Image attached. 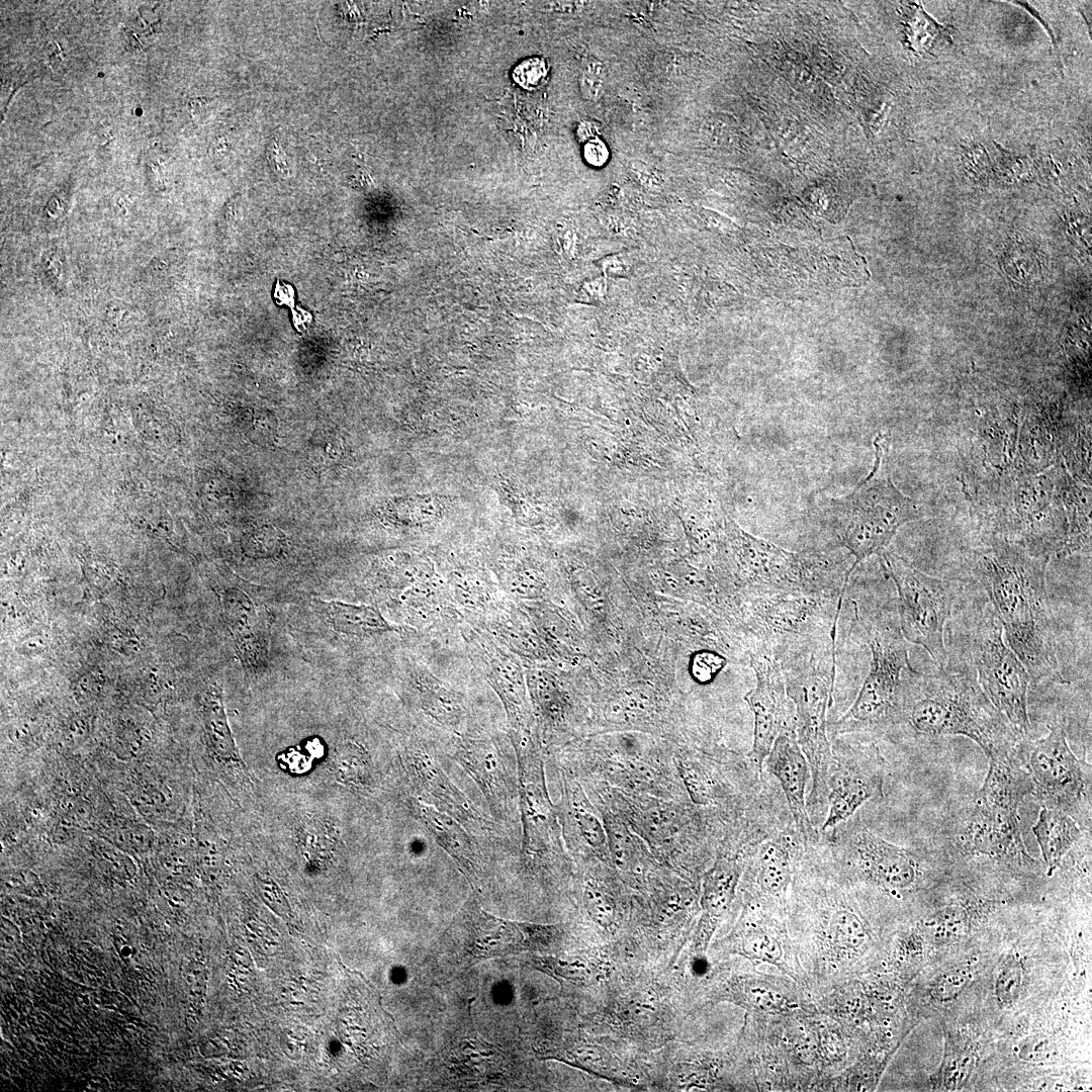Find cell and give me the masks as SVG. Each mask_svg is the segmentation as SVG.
<instances>
[{
	"instance_id": "6da1fadb",
	"label": "cell",
	"mask_w": 1092,
	"mask_h": 1092,
	"mask_svg": "<svg viewBox=\"0 0 1092 1092\" xmlns=\"http://www.w3.org/2000/svg\"><path fill=\"white\" fill-rule=\"evenodd\" d=\"M1049 559L996 538L974 552L973 571L991 600L1009 647L1031 680L1066 684L1046 589Z\"/></svg>"
},
{
	"instance_id": "7a4b0ae2",
	"label": "cell",
	"mask_w": 1092,
	"mask_h": 1092,
	"mask_svg": "<svg viewBox=\"0 0 1092 1092\" xmlns=\"http://www.w3.org/2000/svg\"><path fill=\"white\" fill-rule=\"evenodd\" d=\"M965 736L987 757L1015 750L1021 738L969 673L904 668L896 706L885 733Z\"/></svg>"
},
{
	"instance_id": "3957f363",
	"label": "cell",
	"mask_w": 1092,
	"mask_h": 1092,
	"mask_svg": "<svg viewBox=\"0 0 1092 1092\" xmlns=\"http://www.w3.org/2000/svg\"><path fill=\"white\" fill-rule=\"evenodd\" d=\"M732 579L742 600L772 595H842L851 574L831 552L795 553L743 531L724 519Z\"/></svg>"
},
{
	"instance_id": "277c9868",
	"label": "cell",
	"mask_w": 1092,
	"mask_h": 1092,
	"mask_svg": "<svg viewBox=\"0 0 1092 1092\" xmlns=\"http://www.w3.org/2000/svg\"><path fill=\"white\" fill-rule=\"evenodd\" d=\"M843 595H772L743 600L748 651L781 667L835 645Z\"/></svg>"
},
{
	"instance_id": "5b68a950",
	"label": "cell",
	"mask_w": 1092,
	"mask_h": 1092,
	"mask_svg": "<svg viewBox=\"0 0 1092 1092\" xmlns=\"http://www.w3.org/2000/svg\"><path fill=\"white\" fill-rule=\"evenodd\" d=\"M874 447L870 474L849 494L831 498L826 513L837 547L854 557L853 568L871 555L884 552L901 526L925 516L919 505L893 483L885 435L875 438Z\"/></svg>"
},
{
	"instance_id": "8992f818",
	"label": "cell",
	"mask_w": 1092,
	"mask_h": 1092,
	"mask_svg": "<svg viewBox=\"0 0 1092 1092\" xmlns=\"http://www.w3.org/2000/svg\"><path fill=\"white\" fill-rule=\"evenodd\" d=\"M787 696L795 709V733L810 769L812 788L806 798L815 828L827 811V781L833 754L827 732V711L835 682V646L782 668Z\"/></svg>"
},
{
	"instance_id": "52a82bcc",
	"label": "cell",
	"mask_w": 1092,
	"mask_h": 1092,
	"mask_svg": "<svg viewBox=\"0 0 1092 1092\" xmlns=\"http://www.w3.org/2000/svg\"><path fill=\"white\" fill-rule=\"evenodd\" d=\"M1039 739L1022 737L1015 754L1032 783V795L1042 807L1061 810L1081 826L1090 827L1091 765L1071 750L1061 722L1049 726Z\"/></svg>"
},
{
	"instance_id": "ba28073f",
	"label": "cell",
	"mask_w": 1092,
	"mask_h": 1092,
	"mask_svg": "<svg viewBox=\"0 0 1092 1092\" xmlns=\"http://www.w3.org/2000/svg\"><path fill=\"white\" fill-rule=\"evenodd\" d=\"M879 557L897 589L903 637L923 647L936 667L944 669L947 653L943 633L961 588L959 582L930 576L887 549Z\"/></svg>"
},
{
	"instance_id": "9c48e42d",
	"label": "cell",
	"mask_w": 1092,
	"mask_h": 1092,
	"mask_svg": "<svg viewBox=\"0 0 1092 1092\" xmlns=\"http://www.w3.org/2000/svg\"><path fill=\"white\" fill-rule=\"evenodd\" d=\"M870 630L868 674L850 708L837 721L827 723L830 737L880 735L889 727L902 671L911 665L908 642L897 626L875 624Z\"/></svg>"
},
{
	"instance_id": "30bf717a",
	"label": "cell",
	"mask_w": 1092,
	"mask_h": 1092,
	"mask_svg": "<svg viewBox=\"0 0 1092 1092\" xmlns=\"http://www.w3.org/2000/svg\"><path fill=\"white\" fill-rule=\"evenodd\" d=\"M973 643L977 681L993 704L1008 720L1014 731L1027 737L1031 725L1027 694L1031 677L1003 639L1002 626L991 611L979 626Z\"/></svg>"
},
{
	"instance_id": "8fae6325",
	"label": "cell",
	"mask_w": 1092,
	"mask_h": 1092,
	"mask_svg": "<svg viewBox=\"0 0 1092 1092\" xmlns=\"http://www.w3.org/2000/svg\"><path fill=\"white\" fill-rule=\"evenodd\" d=\"M831 832L826 844L838 866L892 895H903L917 887L921 866L915 852L847 821Z\"/></svg>"
},
{
	"instance_id": "7c38bea8",
	"label": "cell",
	"mask_w": 1092,
	"mask_h": 1092,
	"mask_svg": "<svg viewBox=\"0 0 1092 1092\" xmlns=\"http://www.w3.org/2000/svg\"><path fill=\"white\" fill-rule=\"evenodd\" d=\"M831 739L833 762L823 833L848 821L866 802L881 798L885 779V759L874 741L844 735Z\"/></svg>"
},
{
	"instance_id": "4fadbf2b",
	"label": "cell",
	"mask_w": 1092,
	"mask_h": 1092,
	"mask_svg": "<svg viewBox=\"0 0 1092 1092\" xmlns=\"http://www.w3.org/2000/svg\"><path fill=\"white\" fill-rule=\"evenodd\" d=\"M1024 797L997 785H982L968 809L957 840L967 851L996 859L1029 862L1022 838L1018 810Z\"/></svg>"
},
{
	"instance_id": "5bb4252c",
	"label": "cell",
	"mask_w": 1092,
	"mask_h": 1092,
	"mask_svg": "<svg viewBox=\"0 0 1092 1092\" xmlns=\"http://www.w3.org/2000/svg\"><path fill=\"white\" fill-rule=\"evenodd\" d=\"M748 663L756 677L755 687L745 696L754 722L749 756L763 774L764 760L779 734L795 729V709L787 696L781 664L775 658L752 651Z\"/></svg>"
},
{
	"instance_id": "9a60e30c",
	"label": "cell",
	"mask_w": 1092,
	"mask_h": 1092,
	"mask_svg": "<svg viewBox=\"0 0 1092 1092\" xmlns=\"http://www.w3.org/2000/svg\"><path fill=\"white\" fill-rule=\"evenodd\" d=\"M452 957L460 966L502 957L526 947L524 924L494 917L468 901L445 932Z\"/></svg>"
},
{
	"instance_id": "2e32d148",
	"label": "cell",
	"mask_w": 1092,
	"mask_h": 1092,
	"mask_svg": "<svg viewBox=\"0 0 1092 1092\" xmlns=\"http://www.w3.org/2000/svg\"><path fill=\"white\" fill-rule=\"evenodd\" d=\"M763 766L779 781L803 847L818 842L819 837L810 820L806 804L810 769L797 741L795 729H786L779 734Z\"/></svg>"
},
{
	"instance_id": "e0dca14e",
	"label": "cell",
	"mask_w": 1092,
	"mask_h": 1092,
	"mask_svg": "<svg viewBox=\"0 0 1092 1092\" xmlns=\"http://www.w3.org/2000/svg\"><path fill=\"white\" fill-rule=\"evenodd\" d=\"M221 599L239 657L247 669H256L267 654L266 635L257 610L251 599L238 588L225 589Z\"/></svg>"
},
{
	"instance_id": "ac0fdd59",
	"label": "cell",
	"mask_w": 1092,
	"mask_h": 1092,
	"mask_svg": "<svg viewBox=\"0 0 1092 1092\" xmlns=\"http://www.w3.org/2000/svg\"><path fill=\"white\" fill-rule=\"evenodd\" d=\"M816 908L827 932L826 939L835 950L857 951L869 939L863 920L843 891L825 883L816 890Z\"/></svg>"
},
{
	"instance_id": "d6986e66",
	"label": "cell",
	"mask_w": 1092,
	"mask_h": 1092,
	"mask_svg": "<svg viewBox=\"0 0 1092 1092\" xmlns=\"http://www.w3.org/2000/svg\"><path fill=\"white\" fill-rule=\"evenodd\" d=\"M470 645L487 680L507 707L512 724L522 705V681L518 665L488 636L471 634Z\"/></svg>"
},
{
	"instance_id": "ffe728a7",
	"label": "cell",
	"mask_w": 1092,
	"mask_h": 1092,
	"mask_svg": "<svg viewBox=\"0 0 1092 1092\" xmlns=\"http://www.w3.org/2000/svg\"><path fill=\"white\" fill-rule=\"evenodd\" d=\"M803 845L797 831L779 830L758 845L757 882L767 896L780 897L792 880L793 855Z\"/></svg>"
},
{
	"instance_id": "44dd1931",
	"label": "cell",
	"mask_w": 1092,
	"mask_h": 1092,
	"mask_svg": "<svg viewBox=\"0 0 1092 1092\" xmlns=\"http://www.w3.org/2000/svg\"><path fill=\"white\" fill-rule=\"evenodd\" d=\"M1032 832L1049 875L1060 867L1063 857L1083 834L1082 827L1072 816L1046 807H1041Z\"/></svg>"
},
{
	"instance_id": "7402d4cb",
	"label": "cell",
	"mask_w": 1092,
	"mask_h": 1092,
	"mask_svg": "<svg viewBox=\"0 0 1092 1092\" xmlns=\"http://www.w3.org/2000/svg\"><path fill=\"white\" fill-rule=\"evenodd\" d=\"M315 607L325 614L337 632L346 635L368 636L398 629L372 606L317 600Z\"/></svg>"
},
{
	"instance_id": "603a6c76",
	"label": "cell",
	"mask_w": 1092,
	"mask_h": 1092,
	"mask_svg": "<svg viewBox=\"0 0 1092 1092\" xmlns=\"http://www.w3.org/2000/svg\"><path fill=\"white\" fill-rule=\"evenodd\" d=\"M419 813L439 843L455 858L461 871L472 881L475 879L476 862L471 843L460 826L445 814L430 806L418 805Z\"/></svg>"
},
{
	"instance_id": "cb8c5ba5",
	"label": "cell",
	"mask_w": 1092,
	"mask_h": 1092,
	"mask_svg": "<svg viewBox=\"0 0 1092 1092\" xmlns=\"http://www.w3.org/2000/svg\"><path fill=\"white\" fill-rule=\"evenodd\" d=\"M203 723L208 744L224 760H241L225 715L222 690L208 686L203 701Z\"/></svg>"
},
{
	"instance_id": "d4e9b609",
	"label": "cell",
	"mask_w": 1092,
	"mask_h": 1092,
	"mask_svg": "<svg viewBox=\"0 0 1092 1092\" xmlns=\"http://www.w3.org/2000/svg\"><path fill=\"white\" fill-rule=\"evenodd\" d=\"M975 1065L973 1049L967 1041L949 1034L945 1039L943 1058L935 1075V1084L947 1091L961 1089L968 1081Z\"/></svg>"
},
{
	"instance_id": "484cf974",
	"label": "cell",
	"mask_w": 1092,
	"mask_h": 1092,
	"mask_svg": "<svg viewBox=\"0 0 1092 1092\" xmlns=\"http://www.w3.org/2000/svg\"><path fill=\"white\" fill-rule=\"evenodd\" d=\"M417 684L421 705L430 716L449 726L459 723L462 709L452 691L429 673H418Z\"/></svg>"
},
{
	"instance_id": "4316f807",
	"label": "cell",
	"mask_w": 1092,
	"mask_h": 1092,
	"mask_svg": "<svg viewBox=\"0 0 1092 1092\" xmlns=\"http://www.w3.org/2000/svg\"><path fill=\"white\" fill-rule=\"evenodd\" d=\"M415 762L418 775L429 793L444 802L456 817H462L464 820L475 818L467 801L440 772L437 766L422 756H418Z\"/></svg>"
},
{
	"instance_id": "83f0119b",
	"label": "cell",
	"mask_w": 1092,
	"mask_h": 1092,
	"mask_svg": "<svg viewBox=\"0 0 1092 1092\" xmlns=\"http://www.w3.org/2000/svg\"><path fill=\"white\" fill-rule=\"evenodd\" d=\"M461 760L479 786L490 796L498 791L496 760L487 747L476 741H468L460 748Z\"/></svg>"
},
{
	"instance_id": "f1b7e54d",
	"label": "cell",
	"mask_w": 1092,
	"mask_h": 1092,
	"mask_svg": "<svg viewBox=\"0 0 1092 1092\" xmlns=\"http://www.w3.org/2000/svg\"><path fill=\"white\" fill-rule=\"evenodd\" d=\"M736 867L721 862L709 876L705 887V904L712 913H720L730 902L736 885Z\"/></svg>"
},
{
	"instance_id": "f546056e",
	"label": "cell",
	"mask_w": 1092,
	"mask_h": 1092,
	"mask_svg": "<svg viewBox=\"0 0 1092 1092\" xmlns=\"http://www.w3.org/2000/svg\"><path fill=\"white\" fill-rule=\"evenodd\" d=\"M742 952L754 960L780 965L784 948L781 941L765 926H749L741 940Z\"/></svg>"
},
{
	"instance_id": "4dcf8cb0",
	"label": "cell",
	"mask_w": 1092,
	"mask_h": 1092,
	"mask_svg": "<svg viewBox=\"0 0 1092 1092\" xmlns=\"http://www.w3.org/2000/svg\"><path fill=\"white\" fill-rule=\"evenodd\" d=\"M1023 985V965L1015 956H1008L997 974L994 993L1002 1007L1012 1006L1019 998Z\"/></svg>"
},
{
	"instance_id": "1f68e13d",
	"label": "cell",
	"mask_w": 1092,
	"mask_h": 1092,
	"mask_svg": "<svg viewBox=\"0 0 1092 1092\" xmlns=\"http://www.w3.org/2000/svg\"><path fill=\"white\" fill-rule=\"evenodd\" d=\"M968 918L969 913L965 906L951 904L933 914L928 925L938 938H949L965 929Z\"/></svg>"
},
{
	"instance_id": "d6a6232c",
	"label": "cell",
	"mask_w": 1092,
	"mask_h": 1092,
	"mask_svg": "<svg viewBox=\"0 0 1092 1092\" xmlns=\"http://www.w3.org/2000/svg\"><path fill=\"white\" fill-rule=\"evenodd\" d=\"M973 979V974L968 969H953L942 974L932 985L931 994L934 1000L947 1002L959 996Z\"/></svg>"
},
{
	"instance_id": "836d02e7",
	"label": "cell",
	"mask_w": 1092,
	"mask_h": 1092,
	"mask_svg": "<svg viewBox=\"0 0 1092 1092\" xmlns=\"http://www.w3.org/2000/svg\"><path fill=\"white\" fill-rule=\"evenodd\" d=\"M743 990L749 1004L761 1010H780L786 1004L780 990L766 982L752 980L744 985Z\"/></svg>"
},
{
	"instance_id": "e575fe53",
	"label": "cell",
	"mask_w": 1092,
	"mask_h": 1092,
	"mask_svg": "<svg viewBox=\"0 0 1092 1092\" xmlns=\"http://www.w3.org/2000/svg\"><path fill=\"white\" fill-rule=\"evenodd\" d=\"M549 66L543 58L532 57L521 62L513 71L516 83L527 90L541 87L547 80Z\"/></svg>"
},
{
	"instance_id": "d590c367",
	"label": "cell",
	"mask_w": 1092,
	"mask_h": 1092,
	"mask_svg": "<svg viewBox=\"0 0 1092 1092\" xmlns=\"http://www.w3.org/2000/svg\"><path fill=\"white\" fill-rule=\"evenodd\" d=\"M606 87V69L599 61H589L579 76L581 96L588 101L600 99Z\"/></svg>"
},
{
	"instance_id": "8d00e7d4",
	"label": "cell",
	"mask_w": 1092,
	"mask_h": 1092,
	"mask_svg": "<svg viewBox=\"0 0 1092 1092\" xmlns=\"http://www.w3.org/2000/svg\"><path fill=\"white\" fill-rule=\"evenodd\" d=\"M724 662V658L714 651H701L692 659V675L699 682H708L723 667Z\"/></svg>"
},
{
	"instance_id": "74e56055",
	"label": "cell",
	"mask_w": 1092,
	"mask_h": 1092,
	"mask_svg": "<svg viewBox=\"0 0 1092 1092\" xmlns=\"http://www.w3.org/2000/svg\"><path fill=\"white\" fill-rule=\"evenodd\" d=\"M343 760L346 762L350 780L363 783L368 774V759L363 749L356 745L346 747Z\"/></svg>"
},
{
	"instance_id": "f35d334b",
	"label": "cell",
	"mask_w": 1092,
	"mask_h": 1092,
	"mask_svg": "<svg viewBox=\"0 0 1092 1092\" xmlns=\"http://www.w3.org/2000/svg\"><path fill=\"white\" fill-rule=\"evenodd\" d=\"M585 901L590 916L602 926L608 927L613 922V909L607 899L594 889L585 892Z\"/></svg>"
},
{
	"instance_id": "ab89813d",
	"label": "cell",
	"mask_w": 1092,
	"mask_h": 1092,
	"mask_svg": "<svg viewBox=\"0 0 1092 1092\" xmlns=\"http://www.w3.org/2000/svg\"><path fill=\"white\" fill-rule=\"evenodd\" d=\"M583 158L593 167L604 166L609 159L607 145L599 138L585 142L583 145Z\"/></svg>"
},
{
	"instance_id": "60d3db41",
	"label": "cell",
	"mask_w": 1092,
	"mask_h": 1092,
	"mask_svg": "<svg viewBox=\"0 0 1092 1092\" xmlns=\"http://www.w3.org/2000/svg\"><path fill=\"white\" fill-rule=\"evenodd\" d=\"M1050 1050L1051 1044L1046 1038H1032L1020 1048L1019 1056L1027 1061H1041L1049 1057Z\"/></svg>"
},
{
	"instance_id": "b9f144b4",
	"label": "cell",
	"mask_w": 1092,
	"mask_h": 1092,
	"mask_svg": "<svg viewBox=\"0 0 1092 1092\" xmlns=\"http://www.w3.org/2000/svg\"><path fill=\"white\" fill-rule=\"evenodd\" d=\"M582 835L592 845H600L604 840V833L600 823L592 815L580 818Z\"/></svg>"
},
{
	"instance_id": "7bdbcfd3",
	"label": "cell",
	"mask_w": 1092,
	"mask_h": 1092,
	"mask_svg": "<svg viewBox=\"0 0 1092 1092\" xmlns=\"http://www.w3.org/2000/svg\"><path fill=\"white\" fill-rule=\"evenodd\" d=\"M576 1057L580 1062L592 1066L602 1067V1065L606 1063V1059L601 1051L592 1046L580 1049Z\"/></svg>"
},
{
	"instance_id": "ee69618b",
	"label": "cell",
	"mask_w": 1092,
	"mask_h": 1092,
	"mask_svg": "<svg viewBox=\"0 0 1092 1092\" xmlns=\"http://www.w3.org/2000/svg\"><path fill=\"white\" fill-rule=\"evenodd\" d=\"M599 124L594 121H582L577 127V135L580 141L587 142L589 140L599 138Z\"/></svg>"
},
{
	"instance_id": "f6af8a7d",
	"label": "cell",
	"mask_w": 1092,
	"mask_h": 1092,
	"mask_svg": "<svg viewBox=\"0 0 1092 1092\" xmlns=\"http://www.w3.org/2000/svg\"><path fill=\"white\" fill-rule=\"evenodd\" d=\"M61 53H62V51L60 50L58 43H51L50 44L49 50H48V54H49V57H50V61H51V63L53 65L56 64V63H60V61L62 60V54Z\"/></svg>"
}]
</instances>
